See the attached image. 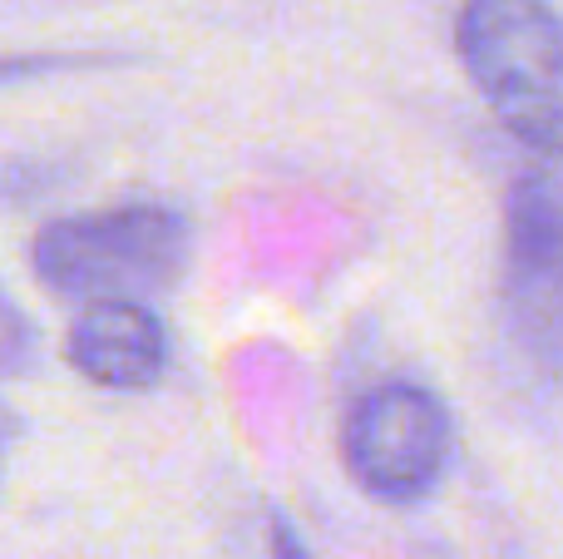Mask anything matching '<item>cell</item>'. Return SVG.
<instances>
[{"label": "cell", "instance_id": "1", "mask_svg": "<svg viewBox=\"0 0 563 559\" xmlns=\"http://www.w3.org/2000/svg\"><path fill=\"white\" fill-rule=\"evenodd\" d=\"M194 228L168 204H119L55 218L30 243L35 277L65 303L154 297L184 277Z\"/></svg>", "mask_w": 563, "mask_h": 559}, {"label": "cell", "instance_id": "2", "mask_svg": "<svg viewBox=\"0 0 563 559\" xmlns=\"http://www.w3.org/2000/svg\"><path fill=\"white\" fill-rule=\"evenodd\" d=\"M455 55L525 144L563 158V15L549 0H465Z\"/></svg>", "mask_w": 563, "mask_h": 559}, {"label": "cell", "instance_id": "3", "mask_svg": "<svg viewBox=\"0 0 563 559\" xmlns=\"http://www.w3.org/2000/svg\"><path fill=\"white\" fill-rule=\"evenodd\" d=\"M450 412L420 382H380L351 402L341 421V461L380 505H416L450 465Z\"/></svg>", "mask_w": 563, "mask_h": 559}, {"label": "cell", "instance_id": "4", "mask_svg": "<svg viewBox=\"0 0 563 559\" xmlns=\"http://www.w3.org/2000/svg\"><path fill=\"white\" fill-rule=\"evenodd\" d=\"M505 297L525 342L563 362V188L519 174L505 198Z\"/></svg>", "mask_w": 563, "mask_h": 559}, {"label": "cell", "instance_id": "5", "mask_svg": "<svg viewBox=\"0 0 563 559\" xmlns=\"http://www.w3.org/2000/svg\"><path fill=\"white\" fill-rule=\"evenodd\" d=\"M65 357L99 392H148L164 382L174 337L144 297H104L69 322Z\"/></svg>", "mask_w": 563, "mask_h": 559}, {"label": "cell", "instance_id": "6", "mask_svg": "<svg viewBox=\"0 0 563 559\" xmlns=\"http://www.w3.org/2000/svg\"><path fill=\"white\" fill-rule=\"evenodd\" d=\"M267 535H273V559H311L307 545L297 540V530H291L282 515H273V530H267Z\"/></svg>", "mask_w": 563, "mask_h": 559}, {"label": "cell", "instance_id": "7", "mask_svg": "<svg viewBox=\"0 0 563 559\" xmlns=\"http://www.w3.org/2000/svg\"><path fill=\"white\" fill-rule=\"evenodd\" d=\"M15 431H20L15 416H10L5 406H0V465H5V456H10V441H15Z\"/></svg>", "mask_w": 563, "mask_h": 559}]
</instances>
